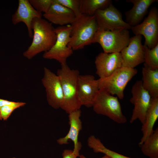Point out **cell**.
Listing matches in <instances>:
<instances>
[{
	"mask_svg": "<svg viewBox=\"0 0 158 158\" xmlns=\"http://www.w3.org/2000/svg\"><path fill=\"white\" fill-rule=\"evenodd\" d=\"M142 87L151 98L158 97V69L152 70L143 67L142 69Z\"/></svg>",
	"mask_w": 158,
	"mask_h": 158,
	"instance_id": "ffe728a7",
	"label": "cell"
},
{
	"mask_svg": "<svg viewBox=\"0 0 158 158\" xmlns=\"http://www.w3.org/2000/svg\"><path fill=\"white\" fill-rule=\"evenodd\" d=\"M158 118V97L151 98L150 104L147 111L145 121L141 130L142 136L139 142L140 146L153 132L154 126Z\"/></svg>",
	"mask_w": 158,
	"mask_h": 158,
	"instance_id": "d6986e66",
	"label": "cell"
},
{
	"mask_svg": "<svg viewBox=\"0 0 158 158\" xmlns=\"http://www.w3.org/2000/svg\"><path fill=\"white\" fill-rule=\"evenodd\" d=\"M142 36L135 35L130 38L128 45L120 52L122 58V66L135 68L144 63V49L142 43Z\"/></svg>",
	"mask_w": 158,
	"mask_h": 158,
	"instance_id": "4fadbf2b",
	"label": "cell"
},
{
	"mask_svg": "<svg viewBox=\"0 0 158 158\" xmlns=\"http://www.w3.org/2000/svg\"><path fill=\"white\" fill-rule=\"evenodd\" d=\"M29 1L35 9L44 13L48 11L53 2V0H29Z\"/></svg>",
	"mask_w": 158,
	"mask_h": 158,
	"instance_id": "4316f807",
	"label": "cell"
},
{
	"mask_svg": "<svg viewBox=\"0 0 158 158\" xmlns=\"http://www.w3.org/2000/svg\"><path fill=\"white\" fill-rule=\"evenodd\" d=\"M144 45V67L150 69H158V44L150 49Z\"/></svg>",
	"mask_w": 158,
	"mask_h": 158,
	"instance_id": "cb8c5ba5",
	"label": "cell"
},
{
	"mask_svg": "<svg viewBox=\"0 0 158 158\" xmlns=\"http://www.w3.org/2000/svg\"><path fill=\"white\" fill-rule=\"evenodd\" d=\"M61 66L56 74L59 78L63 95L61 109L69 114L80 109L81 106L77 97L78 81L80 74L78 70L71 69L66 63Z\"/></svg>",
	"mask_w": 158,
	"mask_h": 158,
	"instance_id": "3957f363",
	"label": "cell"
},
{
	"mask_svg": "<svg viewBox=\"0 0 158 158\" xmlns=\"http://www.w3.org/2000/svg\"><path fill=\"white\" fill-rule=\"evenodd\" d=\"M81 115L80 109L68 114L69 130L65 136L57 140L58 143L60 145L67 144L68 143L69 140L72 141L74 146L73 153L78 157L80 155L79 152L82 147L81 143L78 141L79 134L82 128V122L80 119Z\"/></svg>",
	"mask_w": 158,
	"mask_h": 158,
	"instance_id": "2e32d148",
	"label": "cell"
},
{
	"mask_svg": "<svg viewBox=\"0 0 158 158\" xmlns=\"http://www.w3.org/2000/svg\"><path fill=\"white\" fill-rule=\"evenodd\" d=\"M130 37L127 29L113 30L98 29L92 43H98L107 53H120L128 44Z\"/></svg>",
	"mask_w": 158,
	"mask_h": 158,
	"instance_id": "8992f818",
	"label": "cell"
},
{
	"mask_svg": "<svg viewBox=\"0 0 158 158\" xmlns=\"http://www.w3.org/2000/svg\"><path fill=\"white\" fill-rule=\"evenodd\" d=\"M25 104V102H17L15 104L6 105L0 107V120H6L15 110Z\"/></svg>",
	"mask_w": 158,
	"mask_h": 158,
	"instance_id": "d4e9b609",
	"label": "cell"
},
{
	"mask_svg": "<svg viewBox=\"0 0 158 158\" xmlns=\"http://www.w3.org/2000/svg\"><path fill=\"white\" fill-rule=\"evenodd\" d=\"M95 62L96 74L99 78H106L122 66L121 54L101 52L96 57Z\"/></svg>",
	"mask_w": 158,
	"mask_h": 158,
	"instance_id": "5bb4252c",
	"label": "cell"
},
{
	"mask_svg": "<svg viewBox=\"0 0 158 158\" xmlns=\"http://www.w3.org/2000/svg\"><path fill=\"white\" fill-rule=\"evenodd\" d=\"M131 93L132 97L130 101L133 104L134 107L130 122L132 123L138 119L142 124L145 121L151 97L148 92L142 87L141 80H137L135 83L132 87Z\"/></svg>",
	"mask_w": 158,
	"mask_h": 158,
	"instance_id": "30bf717a",
	"label": "cell"
},
{
	"mask_svg": "<svg viewBox=\"0 0 158 158\" xmlns=\"http://www.w3.org/2000/svg\"><path fill=\"white\" fill-rule=\"evenodd\" d=\"M88 147L96 153H101L106 155L111 158H132L119 154L108 149L105 147L101 140L94 135L89 137L87 140Z\"/></svg>",
	"mask_w": 158,
	"mask_h": 158,
	"instance_id": "603a6c76",
	"label": "cell"
},
{
	"mask_svg": "<svg viewBox=\"0 0 158 158\" xmlns=\"http://www.w3.org/2000/svg\"><path fill=\"white\" fill-rule=\"evenodd\" d=\"M99 90L98 80L91 75H80L77 85V97L81 106L90 108Z\"/></svg>",
	"mask_w": 158,
	"mask_h": 158,
	"instance_id": "7c38bea8",
	"label": "cell"
},
{
	"mask_svg": "<svg viewBox=\"0 0 158 158\" xmlns=\"http://www.w3.org/2000/svg\"><path fill=\"white\" fill-rule=\"evenodd\" d=\"M17 102L0 98V107L6 105L15 104Z\"/></svg>",
	"mask_w": 158,
	"mask_h": 158,
	"instance_id": "f1b7e54d",
	"label": "cell"
},
{
	"mask_svg": "<svg viewBox=\"0 0 158 158\" xmlns=\"http://www.w3.org/2000/svg\"><path fill=\"white\" fill-rule=\"evenodd\" d=\"M42 82L45 88L49 105L55 109L61 108L63 101V95L58 76L48 68L44 67Z\"/></svg>",
	"mask_w": 158,
	"mask_h": 158,
	"instance_id": "8fae6325",
	"label": "cell"
},
{
	"mask_svg": "<svg viewBox=\"0 0 158 158\" xmlns=\"http://www.w3.org/2000/svg\"><path fill=\"white\" fill-rule=\"evenodd\" d=\"M137 72L135 68L122 66L109 76L98 79L99 90H103L112 95H116L122 99L127 84Z\"/></svg>",
	"mask_w": 158,
	"mask_h": 158,
	"instance_id": "277c9868",
	"label": "cell"
},
{
	"mask_svg": "<svg viewBox=\"0 0 158 158\" xmlns=\"http://www.w3.org/2000/svg\"><path fill=\"white\" fill-rule=\"evenodd\" d=\"M92 107L97 114L105 116L116 123L123 124L127 121L118 98L103 90H99Z\"/></svg>",
	"mask_w": 158,
	"mask_h": 158,
	"instance_id": "5b68a950",
	"label": "cell"
},
{
	"mask_svg": "<svg viewBox=\"0 0 158 158\" xmlns=\"http://www.w3.org/2000/svg\"><path fill=\"white\" fill-rule=\"evenodd\" d=\"M54 1L71 10L76 17L81 14L80 11V0H54Z\"/></svg>",
	"mask_w": 158,
	"mask_h": 158,
	"instance_id": "484cf974",
	"label": "cell"
},
{
	"mask_svg": "<svg viewBox=\"0 0 158 158\" xmlns=\"http://www.w3.org/2000/svg\"><path fill=\"white\" fill-rule=\"evenodd\" d=\"M62 158H77L78 157L73 153V150L65 149L62 154Z\"/></svg>",
	"mask_w": 158,
	"mask_h": 158,
	"instance_id": "83f0119b",
	"label": "cell"
},
{
	"mask_svg": "<svg viewBox=\"0 0 158 158\" xmlns=\"http://www.w3.org/2000/svg\"><path fill=\"white\" fill-rule=\"evenodd\" d=\"M33 39L30 45L23 52L29 60L40 53L49 50L56 42V35L52 24L42 18H35L32 22Z\"/></svg>",
	"mask_w": 158,
	"mask_h": 158,
	"instance_id": "6da1fadb",
	"label": "cell"
},
{
	"mask_svg": "<svg viewBox=\"0 0 158 158\" xmlns=\"http://www.w3.org/2000/svg\"><path fill=\"white\" fill-rule=\"evenodd\" d=\"M42 13L32 6L29 0H19L18 7L12 16V21L14 25L22 22L26 25L29 36L32 38V22L35 18H42Z\"/></svg>",
	"mask_w": 158,
	"mask_h": 158,
	"instance_id": "9a60e30c",
	"label": "cell"
},
{
	"mask_svg": "<svg viewBox=\"0 0 158 158\" xmlns=\"http://www.w3.org/2000/svg\"><path fill=\"white\" fill-rule=\"evenodd\" d=\"M112 3L110 0H80V13L93 16L97 11L106 8Z\"/></svg>",
	"mask_w": 158,
	"mask_h": 158,
	"instance_id": "44dd1931",
	"label": "cell"
},
{
	"mask_svg": "<svg viewBox=\"0 0 158 158\" xmlns=\"http://www.w3.org/2000/svg\"><path fill=\"white\" fill-rule=\"evenodd\" d=\"M156 0H127L133 4L131 9L125 13L126 22L131 27L136 26L142 20L150 6Z\"/></svg>",
	"mask_w": 158,
	"mask_h": 158,
	"instance_id": "ac0fdd59",
	"label": "cell"
},
{
	"mask_svg": "<svg viewBox=\"0 0 158 158\" xmlns=\"http://www.w3.org/2000/svg\"><path fill=\"white\" fill-rule=\"evenodd\" d=\"M43 16L51 23L63 26L71 25L75 18L74 13L70 10L54 1L48 11Z\"/></svg>",
	"mask_w": 158,
	"mask_h": 158,
	"instance_id": "e0dca14e",
	"label": "cell"
},
{
	"mask_svg": "<svg viewBox=\"0 0 158 158\" xmlns=\"http://www.w3.org/2000/svg\"><path fill=\"white\" fill-rule=\"evenodd\" d=\"M80 158H87L85 157L84 155L81 154L79 155V156ZM100 158H111L105 154L102 157Z\"/></svg>",
	"mask_w": 158,
	"mask_h": 158,
	"instance_id": "f546056e",
	"label": "cell"
},
{
	"mask_svg": "<svg viewBox=\"0 0 158 158\" xmlns=\"http://www.w3.org/2000/svg\"><path fill=\"white\" fill-rule=\"evenodd\" d=\"M142 153L150 158H158V128L140 146Z\"/></svg>",
	"mask_w": 158,
	"mask_h": 158,
	"instance_id": "7402d4cb",
	"label": "cell"
},
{
	"mask_svg": "<svg viewBox=\"0 0 158 158\" xmlns=\"http://www.w3.org/2000/svg\"><path fill=\"white\" fill-rule=\"evenodd\" d=\"M135 35H143L145 38L144 45L149 48L154 47L158 44V11L155 7L150 9L148 16L142 22L131 27Z\"/></svg>",
	"mask_w": 158,
	"mask_h": 158,
	"instance_id": "ba28073f",
	"label": "cell"
},
{
	"mask_svg": "<svg viewBox=\"0 0 158 158\" xmlns=\"http://www.w3.org/2000/svg\"><path fill=\"white\" fill-rule=\"evenodd\" d=\"M98 29L109 30L130 29L131 27L122 19L121 13L112 3L106 8L97 11L94 15Z\"/></svg>",
	"mask_w": 158,
	"mask_h": 158,
	"instance_id": "9c48e42d",
	"label": "cell"
},
{
	"mask_svg": "<svg viewBox=\"0 0 158 158\" xmlns=\"http://www.w3.org/2000/svg\"><path fill=\"white\" fill-rule=\"evenodd\" d=\"M71 25L59 26L55 29L56 35V42L49 50L44 52L43 55L44 59L55 60L61 65L66 63L67 58L73 51L68 46L71 40Z\"/></svg>",
	"mask_w": 158,
	"mask_h": 158,
	"instance_id": "52a82bcc",
	"label": "cell"
},
{
	"mask_svg": "<svg viewBox=\"0 0 158 158\" xmlns=\"http://www.w3.org/2000/svg\"><path fill=\"white\" fill-rule=\"evenodd\" d=\"M71 40L68 44L73 51L83 49L92 43L94 37L98 29L94 15L80 14L71 25Z\"/></svg>",
	"mask_w": 158,
	"mask_h": 158,
	"instance_id": "7a4b0ae2",
	"label": "cell"
}]
</instances>
